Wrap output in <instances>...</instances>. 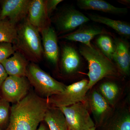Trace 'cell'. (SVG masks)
I'll use <instances>...</instances> for the list:
<instances>
[{
    "label": "cell",
    "mask_w": 130,
    "mask_h": 130,
    "mask_svg": "<svg viewBox=\"0 0 130 130\" xmlns=\"http://www.w3.org/2000/svg\"><path fill=\"white\" fill-rule=\"evenodd\" d=\"M49 107L47 98L28 93L11 107L8 130H36Z\"/></svg>",
    "instance_id": "1"
},
{
    "label": "cell",
    "mask_w": 130,
    "mask_h": 130,
    "mask_svg": "<svg viewBox=\"0 0 130 130\" xmlns=\"http://www.w3.org/2000/svg\"><path fill=\"white\" fill-rule=\"evenodd\" d=\"M79 51L88 62L89 72V89L92 88L98 81L108 77L117 76L118 69L112 61L107 58L94 45L90 46L83 44L80 46Z\"/></svg>",
    "instance_id": "2"
},
{
    "label": "cell",
    "mask_w": 130,
    "mask_h": 130,
    "mask_svg": "<svg viewBox=\"0 0 130 130\" xmlns=\"http://www.w3.org/2000/svg\"><path fill=\"white\" fill-rule=\"evenodd\" d=\"M39 31L27 20L17 28V37L15 43L17 47L34 61L40 60L43 53Z\"/></svg>",
    "instance_id": "3"
},
{
    "label": "cell",
    "mask_w": 130,
    "mask_h": 130,
    "mask_svg": "<svg viewBox=\"0 0 130 130\" xmlns=\"http://www.w3.org/2000/svg\"><path fill=\"white\" fill-rule=\"evenodd\" d=\"M26 77L38 93L44 98H48L62 92L66 86L33 63L28 65Z\"/></svg>",
    "instance_id": "4"
},
{
    "label": "cell",
    "mask_w": 130,
    "mask_h": 130,
    "mask_svg": "<svg viewBox=\"0 0 130 130\" xmlns=\"http://www.w3.org/2000/svg\"><path fill=\"white\" fill-rule=\"evenodd\" d=\"M88 84V80L83 79L66 86L63 91L47 98L50 106L60 108L85 102Z\"/></svg>",
    "instance_id": "5"
},
{
    "label": "cell",
    "mask_w": 130,
    "mask_h": 130,
    "mask_svg": "<svg viewBox=\"0 0 130 130\" xmlns=\"http://www.w3.org/2000/svg\"><path fill=\"white\" fill-rule=\"evenodd\" d=\"M64 115L69 130H88L95 126L84 102L59 108Z\"/></svg>",
    "instance_id": "6"
},
{
    "label": "cell",
    "mask_w": 130,
    "mask_h": 130,
    "mask_svg": "<svg viewBox=\"0 0 130 130\" xmlns=\"http://www.w3.org/2000/svg\"><path fill=\"white\" fill-rule=\"evenodd\" d=\"M29 88L30 83L26 77L8 76L3 83L0 92L3 99L14 104L28 94Z\"/></svg>",
    "instance_id": "7"
},
{
    "label": "cell",
    "mask_w": 130,
    "mask_h": 130,
    "mask_svg": "<svg viewBox=\"0 0 130 130\" xmlns=\"http://www.w3.org/2000/svg\"><path fill=\"white\" fill-rule=\"evenodd\" d=\"M90 21L83 13L74 8L68 7L58 14L55 23L60 32L66 33L74 30Z\"/></svg>",
    "instance_id": "8"
},
{
    "label": "cell",
    "mask_w": 130,
    "mask_h": 130,
    "mask_svg": "<svg viewBox=\"0 0 130 130\" xmlns=\"http://www.w3.org/2000/svg\"><path fill=\"white\" fill-rule=\"evenodd\" d=\"M29 0L3 1L0 13V20L7 19L16 24L28 14Z\"/></svg>",
    "instance_id": "9"
},
{
    "label": "cell",
    "mask_w": 130,
    "mask_h": 130,
    "mask_svg": "<svg viewBox=\"0 0 130 130\" xmlns=\"http://www.w3.org/2000/svg\"><path fill=\"white\" fill-rule=\"evenodd\" d=\"M102 35L112 36V33L103 28L84 24L79 26L76 30L66 34L61 38L68 41L79 42L84 45L90 46L91 44V40L96 36Z\"/></svg>",
    "instance_id": "10"
},
{
    "label": "cell",
    "mask_w": 130,
    "mask_h": 130,
    "mask_svg": "<svg viewBox=\"0 0 130 130\" xmlns=\"http://www.w3.org/2000/svg\"><path fill=\"white\" fill-rule=\"evenodd\" d=\"M114 43L115 50L112 60L122 74L129 76L130 69L129 44L125 40L120 38H115Z\"/></svg>",
    "instance_id": "11"
},
{
    "label": "cell",
    "mask_w": 130,
    "mask_h": 130,
    "mask_svg": "<svg viewBox=\"0 0 130 130\" xmlns=\"http://www.w3.org/2000/svg\"><path fill=\"white\" fill-rule=\"evenodd\" d=\"M43 53L46 58L54 64H56L59 59V47L57 37L53 28L47 26L41 29Z\"/></svg>",
    "instance_id": "12"
},
{
    "label": "cell",
    "mask_w": 130,
    "mask_h": 130,
    "mask_svg": "<svg viewBox=\"0 0 130 130\" xmlns=\"http://www.w3.org/2000/svg\"><path fill=\"white\" fill-rule=\"evenodd\" d=\"M8 76L26 77L28 63L24 56L19 52L1 63Z\"/></svg>",
    "instance_id": "13"
},
{
    "label": "cell",
    "mask_w": 130,
    "mask_h": 130,
    "mask_svg": "<svg viewBox=\"0 0 130 130\" xmlns=\"http://www.w3.org/2000/svg\"><path fill=\"white\" fill-rule=\"evenodd\" d=\"M46 1H30L28 8L27 20L39 30L44 28L46 20L48 18L46 11Z\"/></svg>",
    "instance_id": "14"
},
{
    "label": "cell",
    "mask_w": 130,
    "mask_h": 130,
    "mask_svg": "<svg viewBox=\"0 0 130 130\" xmlns=\"http://www.w3.org/2000/svg\"><path fill=\"white\" fill-rule=\"evenodd\" d=\"M77 5L80 9L99 11L113 14H126L128 12L126 8L114 6L103 0H78Z\"/></svg>",
    "instance_id": "15"
},
{
    "label": "cell",
    "mask_w": 130,
    "mask_h": 130,
    "mask_svg": "<svg viewBox=\"0 0 130 130\" xmlns=\"http://www.w3.org/2000/svg\"><path fill=\"white\" fill-rule=\"evenodd\" d=\"M61 63L64 72L71 74L77 72L80 67L81 60L75 48L70 45L63 47L61 52Z\"/></svg>",
    "instance_id": "16"
},
{
    "label": "cell",
    "mask_w": 130,
    "mask_h": 130,
    "mask_svg": "<svg viewBox=\"0 0 130 130\" xmlns=\"http://www.w3.org/2000/svg\"><path fill=\"white\" fill-rule=\"evenodd\" d=\"M89 104L96 123L100 124L110 111L109 104L100 93L94 91L90 96Z\"/></svg>",
    "instance_id": "17"
},
{
    "label": "cell",
    "mask_w": 130,
    "mask_h": 130,
    "mask_svg": "<svg viewBox=\"0 0 130 130\" xmlns=\"http://www.w3.org/2000/svg\"><path fill=\"white\" fill-rule=\"evenodd\" d=\"M87 17L90 20L103 24L112 28L120 35L126 38L130 36V24L125 21L115 20L97 14L89 13Z\"/></svg>",
    "instance_id": "18"
},
{
    "label": "cell",
    "mask_w": 130,
    "mask_h": 130,
    "mask_svg": "<svg viewBox=\"0 0 130 130\" xmlns=\"http://www.w3.org/2000/svg\"><path fill=\"white\" fill-rule=\"evenodd\" d=\"M43 120L49 130H69L64 115L58 108L50 106Z\"/></svg>",
    "instance_id": "19"
},
{
    "label": "cell",
    "mask_w": 130,
    "mask_h": 130,
    "mask_svg": "<svg viewBox=\"0 0 130 130\" xmlns=\"http://www.w3.org/2000/svg\"><path fill=\"white\" fill-rule=\"evenodd\" d=\"M17 37L16 24L7 19L0 20V43H15Z\"/></svg>",
    "instance_id": "20"
},
{
    "label": "cell",
    "mask_w": 130,
    "mask_h": 130,
    "mask_svg": "<svg viewBox=\"0 0 130 130\" xmlns=\"http://www.w3.org/2000/svg\"><path fill=\"white\" fill-rule=\"evenodd\" d=\"M111 36L106 35H99L96 40L97 48L103 55L110 60L115 50V45Z\"/></svg>",
    "instance_id": "21"
},
{
    "label": "cell",
    "mask_w": 130,
    "mask_h": 130,
    "mask_svg": "<svg viewBox=\"0 0 130 130\" xmlns=\"http://www.w3.org/2000/svg\"><path fill=\"white\" fill-rule=\"evenodd\" d=\"M100 94L108 103L113 105L116 101L119 92L118 86L115 83L106 82L100 86Z\"/></svg>",
    "instance_id": "22"
},
{
    "label": "cell",
    "mask_w": 130,
    "mask_h": 130,
    "mask_svg": "<svg viewBox=\"0 0 130 130\" xmlns=\"http://www.w3.org/2000/svg\"><path fill=\"white\" fill-rule=\"evenodd\" d=\"M106 130H130V115L128 112H122L115 116Z\"/></svg>",
    "instance_id": "23"
},
{
    "label": "cell",
    "mask_w": 130,
    "mask_h": 130,
    "mask_svg": "<svg viewBox=\"0 0 130 130\" xmlns=\"http://www.w3.org/2000/svg\"><path fill=\"white\" fill-rule=\"evenodd\" d=\"M15 52V49L12 43H0V63L5 60Z\"/></svg>",
    "instance_id": "24"
},
{
    "label": "cell",
    "mask_w": 130,
    "mask_h": 130,
    "mask_svg": "<svg viewBox=\"0 0 130 130\" xmlns=\"http://www.w3.org/2000/svg\"><path fill=\"white\" fill-rule=\"evenodd\" d=\"M10 103L2 98L0 100V125L5 124L9 118Z\"/></svg>",
    "instance_id": "25"
},
{
    "label": "cell",
    "mask_w": 130,
    "mask_h": 130,
    "mask_svg": "<svg viewBox=\"0 0 130 130\" xmlns=\"http://www.w3.org/2000/svg\"><path fill=\"white\" fill-rule=\"evenodd\" d=\"M62 0H48L46 2V11L48 17H49L51 13L56 9L57 6L60 3L62 2Z\"/></svg>",
    "instance_id": "26"
},
{
    "label": "cell",
    "mask_w": 130,
    "mask_h": 130,
    "mask_svg": "<svg viewBox=\"0 0 130 130\" xmlns=\"http://www.w3.org/2000/svg\"><path fill=\"white\" fill-rule=\"evenodd\" d=\"M8 76V75L6 72L3 66L0 63V91L3 83Z\"/></svg>",
    "instance_id": "27"
},
{
    "label": "cell",
    "mask_w": 130,
    "mask_h": 130,
    "mask_svg": "<svg viewBox=\"0 0 130 130\" xmlns=\"http://www.w3.org/2000/svg\"><path fill=\"white\" fill-rule=\"evenodd\" d=\"M36 130H49L45 125L43 123H40L39 127L37 128Z\"/></svg>",
    "instance_id": "28"
},
{
    "label": "cell",
    "mask_w": 130,
    "mask_h": 130,
    "mask_svg": "<svg viewBox=\"0 0 130 130\" xmlns=\"http://www.w3.org/2000/svg\"><path fill=\"white\" fill-rule=\"evenodd\" d=\"M118 2L120 3H121L124 5L129 6L130 5V1L129 0H120V1H118Z\"/></svg>",
    "instance_id": "29"
},
{
    "label": "cell",
    "mask_w": 130,
    "mask_h": 130,
    "mask_svg": "<svg viewBox=\"0 0 130 130\" xmlns=\"http://www.w3.org/2000/svg\"><path fill=\"white\" fill-rule=\"evenodd\" d=\"M88 130H95V127L94 126V127H92V128H90V129H89Z\"/></svg>",
    "instance_id": "30"
},
{
    "label": "cell",
    "mask_w": 130,
    "mask_h": 130,
    "mask_svg": "<svg viewBox=\"0 0 130 130\" xmlns=\"http://www.w3.org/2000/svg\"><path fill=\"white\" fill-rule=\"evenodd\" d=\"M2 97L1 95L0 94V100H1V99H2Z\"/></svg>",
    "instance_id": "31"
},
{
    "label": "cell",
    "mask_w": 130,
    "mask_h": 130,
    "mask_svg": "<svg viewBox=\"0 0 130 130\" xmlns=\"http://www.w3.org/2000/svg\"><path fill=\"white\" fill-rule=\"evenodd\" d=\"M0 130H1L0 129Z\"/></svg>",
    "instance_id": "32"
}]
</instances>
